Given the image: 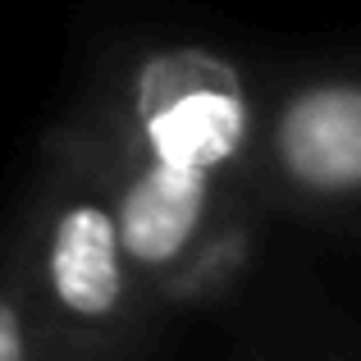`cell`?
<instances>
[{"label": "cell", "instance_id": "1", "mask_svg": "<svg viewBox=\"0 0 361 361\" xmlns=\"http://www.w3.org/2000/svg\"><path fill=\"white\" fill-rule=\"evenodd\" d=\"M5 256L73 361H147L160 325L82 110L46 133Z\"/></svg>", "mask_w": 361, "mask_h": 361}, {"label": "cell", "instance_id": "2", "mask_svg": "<svg viewBox=\"0 0 361 361\" xmlns=\"http://www.w3.org/2000/svg\"><path fill=\"white\" fill-rule=\"evenodd\" d=\"M82 110L147 160L224 188H238L256 133V92L243 69L197 42L137 51Z\"/></svg>", "mask_w": 361, "mask_h": 361}, {"label": "cell", "instance_id": "3", "mask_svg": "<svg viewBox=\"0 0 361 361\" xmlns=\"http://www.w3.org/2000/svg\"><path fill=\"white\" fill-rule=\"evenodd\" d=\"M238 188L270 215L361 220V55L298 69L256 97Z\"/></svg>", "mask_w": 361, "mask_h": 361}, {"label": "cell", "instance_id": "4", "mask_svg": "<svg viewBox=\"0 0 361 361\" xmlns=\"http://www.w3.org/2000/svg\"><path fill=\"white\" fill-rule=\"evenodd\" d=\"M82 119H87L92 137H97V151H101V165H106L110 192H115V206H119V224H123V238H128L133 265H137L142 283L151 293V283L188 252V243L211 224V215L229 202L233 188L197 178V174H178L169 165H156L142 151L110 137L87 110H82Z\"/></svg>", "mask_w": 361, "mask_h": 361}, {"label": "cell", "instance_id": "5", "mask_svg": "<svg viewBox=\"0 0 361 361\" xmlns=\"http://www.w3.org/2000/svg\"><path fill=\"white\" fill-rule=\"evenodd\" d=\"M265 233H270V211L252 192L233 188L229 202L211 215V224L188 243V252L151 283L156 325L169 329L174 320L206 316L233 302L261 265Z\"/></svg>", "mask_w": 361, "mask_h": 361}, {"label": "cell", "instance_id": "6", "mask_svg": "<svg viewBox=\"0 0 361 361\" xmlns=\"http://www.w3.org/2000/svg\"><path fill=\"white\" fill-rule=\"evenodd\" d=\"M0 361H73L37 311L9 256H0Z\"/></svg>", "mask_w": 361, "mask_h": 361}]
</instances>
